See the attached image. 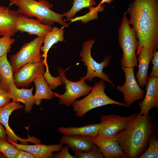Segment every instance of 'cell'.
Wrapping results in <instances>:
<instances>
[{"mask_svg":"<svg viewBox=\"0 0 158 158\" xmlns=\"http://www.w3.org/2000/svg\"><path fill=\"white\" fill-rule=\"evenodd\" d=\"M156 130L150 116L134 113L128 116L125 129L116 135L124 158H139L146 150Z\"/></svg>","mask_w":158,"mask_h":158,"instance_id":"7a4b0ae2","label":"cell"},{"mask_svg":"<svg viewBox=\"0 0 158 158\" xmlns=\"http://www.w3.org/2000/svg\"><path fill=\"white\" fill-rule=\"evenodd\" d=\"M130 25L134 29L139 41L136 55L141 47L151 54L158 49V0H134L126 11Z\"/></svg>","mask_w":158,"mask_h":158,"instance_id":"6da1fadb","label":"cell"},{"mask_svg":"<svg viewBox=\"0 0 158 158\" xmlns=\"http://www.w3.org/2000/svg\"><path fill=\"white\" fill-rule=\"evenodd\" d=\"M137 58L138 62V69L136 76V81L142 88L146 86L148 77V70L150 61L152 58V54L145 47H141Z\"/></svg>","mask_w":158,"mask_h":158,"instance_id":"ac0fdd59","label":"cell"},{"mask_svg":"<svg viewBox=\"0 0 158 158\" xmlns=\"http://www.w3.org/2000/svg\"><path fill=\"white\" fill-rule=\"evenodd\" d=\"M52 28L51 26L44 24L37 19L30 18L20 14L17 20L16 28L18 31L26 32L30 35L44 37Z\"/></svg>","mask_w":158,"mask_h":158,"instance_id":"4fadbf2b","label":"cell"},{"mask_svg":"<svg viewBox=\"0 0 158 158\" xmlns=\"http://www.w3.org/2000/svg\"><path fill=\"white\" fill-rule=\"evenodd\" d=\"M18 150L8 141L0 138V152L4 158H15Z\"/></svg>","mask_w":158,"mask_h":158,"instance_id":"83f0119b","label":"cell"},{"mask_svg":"<svg viewBox=\"0 0 158 158\" xmlns=\"http://www.w3.org/2000/svg\"><path fill=\"white\" fill-rule=\"evenodd\" d=\"M33 88V87L30 89H20L13 84L11 85L8 93L12 99L23 103L25 106L24 111L28 113L31 111L35 104L32 94Z\"/></svg>","mask_w":158,"mask_h":158,"instance_id":"ffe728a7","label":"cell"},{"mask_svg":"<svg viewBox=\"0 0 158 158\" xmlns=\"http://www.w3.org/2000/svg\"><path fill=\"white\" fill-rule=\"evenodd\" d=\"M95 42V40L93 39L85 41L82 45V50L79 53V56L82 58L81 61L87 67L85 80L91 81L95 77L99 78L109 83L114 89L115 87L114 83L109 76L103 71V69L109 65L112 56L110 55H107L100 63L96 62L91 54V48Z\"/></svg>","mask_w":158,"mask_h":158,"instance_id":"8992f818","label":"cell"},{"mask_svg":"<svg viewBox=\"0 0 158 158\" xmlns=\"http://www.w3.org/2000/svg\"><path fill=\"white\" fill-rule=\"evenodd\" d=\"M0 138L8 141V138L7 136L5 129L3 125L0 123Z\"/></svg>","mask_w":158,"mask_h":158,"instance_id":"d590c367","label":"cell"},{"mask_svg":"<svg viewBox=\"0 0 158 158\" xmlns=\"http://www.w3.org/2000/svg\"><path fill=\"white\" fill-rule=\"evenodd\" d=\"M121 67L125 73L126 80L123 85H117L116 88L123 93L125 104L127 107H130L135 101L143 99L145 92L136 81L134 67L122 66Z\"/></svg>","mask_w":158,"mask_h":158,"instance_id":"9c48e42d","label":"cell"},{"mask_svg":"<svg viewBox=\"0 0 158 158\" xmlns=\"http://www.w3.org/2000/svg\"><path fill=\"white\" fill-rule=\"evenodd\" d=\"M15 158H35L31 153L26 151L19 150Z\"/></svg>","mask_w":158,"mask_h":158,"instance_id":"e575fe53","label":"cell"},{"mask_svg":"<svg viewBox=\"0 0 158 158\" xmlns=\"http://www.w3.org/2000/svg\"><path fill=\"white\" fill-rule=\"evenodd\" d=\"M157 130L154 133L149 141L148 148L139 158L158 157V138Z\"/></svg>","mask_w":158,"mask_h":158,"instance_id":"484cf974","label":"cell"},{"mask_svg":"<svg viewBox=\"0 0 158 158\" xmlns=\"http://www.w3.org/2000/svg\"><path fill=\"white\" fill-rule=\"evenodd\" d=\"M51 0V1H53V0Z\"/></svg>","mask_w":158,"mask_h":158,"instance_id":"f35d334b","label":"cell"},{"mask_svg":"<svg viewBox=\"0 0 158 158\" xmlns=\"http://www.w3.org/2000/svg\"><path fill=\"white\" fill-rule=\"evenodd\" d=\"M114 0H102L100 3L98 5V6H100L102 4H104V3H109L110 4L111 2L113 1Z\"/></svg>","mask_w":158,"mask_h":158,"instance_id":"8d00e7d4","label":"cell"},{"mask_svg":"<svg viewBox=\"0 0 158 158\" xmlns=\"http://www.w3.org/2000/svg\"><path fill=\"white\" fill-rule=\"evenodd\" d=\"M63 28H59L56 26L52 28L44 38V45L41 47V51L43 52V57L44 62L47 61V58L49 49L55 44L59 42H62L64 40V30Z\"/></svg>","mask_w":158,"mask_h":158,"instance_id":"603a6c76","label":"cell"},{"mask_svg":"<svg viewBox=\"0 0 158 158\" xmlns=\"http://www.w3.org/2000/svg\"><path fill=\"white\" fill-rule=\"evenodd\" d=\"M152 63L153 66L152 71L149 75V77H156L158 78V51L156 50L152 54Z\"/></svg>","mask_w":158,"mask_h":158,"instance_id":"1f68e13d","label":"cell"},{"mask_svg":"<svg viewBox=\"0 0 158 158\" xmlns=\"http://www.w3.org/2000/svg\"><path fill=\"white\" fill-rule=\"evenodd\" d=\"M106 84L102 80L96 82L91 92L84 98L75 100L72 104L73 111L75 115L82 117L90 110L109 104H116L119 106L127 107L125 103H121L112 99L105 92Z\"/></svg>","mask_w":158,"mask_h":158,"instance_id":"5b68a950","label":"cell"},{"mask_svg":"<svg viewBox=\"0 0 158 158\" xmlns=\"http://www.w3.org/2000/svg\"><path fill=\"white\" fill-rule=\"evenodd\" d=\"M130 25L126 11L118 29V42L123 51L121 63V66L134 68L137 66L136 51L138 47L139 41L134 29Z\"/></svg>","mask_w":158,"mask_h":158,"instance_id":"277c9868","label":"cell"},{"mask_svg":"<svg viewBox=\"0 0 158 158\" xmlns=\"http://www.w3.org/2000/svg\"><path fill=\"white\" fill-rule=\"evenodd\" d=\"M13 74L7 55L0 57V86L1 89L8 93L11 85L14 84Z\"/></svg>","mask_w":158,"mask_h":158,"instance_id":"44dd1931","label":"cell"},{"mask_svg":"<svg viewBox=\"0 0 158 158\" xmlns=\"http://www.w3.org/2000/svg\"><path fill=\"white\" fill-rule=\"evenodd\" d=\"M146 92L142 101L139 102L140 115L147 116L150 110L158 109V78L148 77L146 85Z\"/></svg>","mask_w":158,"mask_h":158,"instance_id":"5bb4252c","label":"cell"},{"mask_svg":"<svg viewBox=\"0 0 158 158\" xmlns=\"http://www.w3.org/2000/svg\"><path fill=\"white\" fill-rule=\"evenodd\" d=\"M68 147L66 145L59 151L54 154L53 158H75V156L72 155L69 152Z\"/></svg>","mask_w":158,"mask_h":158,"instance_id":"d6a6232c","label":"cell"},{"mask_svg":"<svg viewBox=\"0 0 158 158\" xmlns=\"http://www.w3.org/2000/svg\"><path fill=\"white\" fill-rule=\"evenodd\" d=\"M73 4L71 9L63 14L66 17L65 20H71L76 13L85 8H89L96 4L95 0H73Z\"/></svg>","mask_w":158,"mask_h":158,"instance_id":"d4e9b609","label":"cell"},{"mask_svg":"<svg viewBox=\"0 0 158 158\" xmlns=\"http://www.w3.org/2000/svg\"><path fill=\"white\" fill-rule=\"evenodd\" d=\"M8 0L9 6L14 5L18 7L16 11L19 14L28 18H35L44 25L51 26L56 22L63 28L69 27L62 19L64 15L52 11L53 4L46 0Z\"/></svg>","mask_w":158,"mask_h":158,"instance_id":"3957f363","label":"cell"},{"mask_svg":"<svg viewBox=\"0 0 158 158\" xmlns=\"http://www.w3.org/2000/svg\"><path fill=\"white\" fill-rule=\"evenodd\" d=\"M76 158H104L99 147L94 144L90 149L86 152H75Z\"/></svg>","mask_w":158,"mask_h":158,"instance_id":"f1b7e54d","label":"cell"},{"mask_svg":"<svg viewBox=\"0 0 158 158\" xmlns=\"http://www.w3.org/2000/svg\"><path fill=\"white\" fill-rule=\"evenodd\" d=\"M128 118L114 114L102 115L98 135L104 137L116 135L125 129Z\"/></svg>","mask_w":158,"mask_h":158,"instance_id":"7c38bea8","label":"cell"},{"mask_svg":"<svg viewBox=\"0 0 158 158\" xmlns=\"http://www.w3.org/2000/svg\"><path fill=\"white\" fill-rule=\"evenodd\" d=\"M19 14L16 11L0 6V36L11 37L18 32L16 23Z\"/></svg>","mask_w":158,"mask_h":158,"instance_id":"e0dca14e","label":"cell"},{"mask_svg":"<svg viewBox=\"0 0 158 158\" xmlns=\"http://www.w3.org/2000/svg\"><path fill=\"white\" fill-rule=\"evenodd\" d=\"M0 89H1V87H0Z\"/></svg>","mask_w":158,"mask_h":158,"instance_id":"74e56055","label":"cell"},{"mask_svg":"<svg viewBox=\"0 0 158 158\" xmlns=\"http://www.w3.org/2000/svg\"><path fill=\"white\" fill-rule=\"evenodd\" d=\"M33 82L36 89L34 97L35 104L37 105L40 104L42 99H51L54 97V92L49 87L44 77L37 78Z\"/></svg>","mask_w":158,"mask_h":158,"instance_id":"cb8c5ba5","label":"cell"},{"mask_svg":"<svg viewBox=\"0 0 158 158\" xmlns=\"http://www.w3.org/2000/svg\"><path fill=\"white\" fill-rule=\"evenodd\" d=\"M8 141L18 150L30 152L35 158H52L54 154L53 152L59 151L63 147V145L61 143L49 145L40 143L29 145L18 144L8 139Z\"/></svg>","mask_w":158,"mask_h":158,"instance_id":"2e32d148","label":"cell"},{"mask_svg":"<svg viewBox=\"0 0 158 158\" xmlns=\"http://www.w3.org/2000/svg\"><path fill=\"white\" fill-rule=\"evenodd\" d=\"M23 107V105L20 104L19 102L12 99L9 104L0 108V123L4 126L8 139L11 141L17 143L18 141L23 144H27L28 142L36 144L40 143L41 140L33 136H28V138L25 139L19 137L16 134L9 125V118L12 113Z\"/></svg>","mask_w":158,"mask_h":158,"instance_id":"8fae6325","label":"cell"},{"mask_svg":"<svg viewBox=\"0 0 158 158\" xmlns=\"http://www.w3.org/2000/svg\"><path fill=\"white\" fill-rule=\"evenodd\" d=\"M46 67V71L44 73V77L51 90L55 89L58 86L61 85L63 83L59 75L55 77L52 76L49 73V67L47 62H44Z\"/></svg>","mask_w":158,"mask_h":158,"instance_id":"f546056e","label":"cell"},{"mask_svg":"<svg viewBox=\"0 0 158 158\" xmlns=\"http://www.w3.org/2000/svg\"><path fill=\"white\" fill-rule=\"evenodd\" d=\"M15 40L9 36L0 37V57L7 55L11 51V48Z\"/></svg>","mask_w":158,"mask_h":158,"instance_id":"4dcf8cb0","label":"cell"},{"mask_svg":"<svg viewBox=\"0 0 158 158\" xmlns=\"http://www.w3.org/2000/svg\"><path fill=\"white\" fill-rule=\"evenodd\" d=\"M44 37L37 36L24 44L17 52L11 56L9 62L13 73L26 64L39 62L43 59L40 49Z\"/></svg>","mask_w":158,"mask_h":158,"instance_id":"ba28073f","label":"cell"},{"mask_svg":"<svg viewBox=\"0 0 158 158\" xmlns=\"http://www.w3.org/2000/svg\"><path fill=\"white\" fill-rule=\"evenodd\" d=\"M60 143L66 144L74 152H86L94 144L91 137L79 135H64L60 138Z\"/></svg>","mask_w":158,"mask_h":158,"instance_id":"d6986e66","label":"cell"},{"mask_svg":"<svg viewBox=\"0 0 158 158\" xmlns=\"http://www.w3.org/2000/svg\"><path fill=\"white\" fill-rule=\"evenodd\" d=\"M105 158H124L123 151L116 138V135L104 137L97 135L91 137Z\"/></svg>","mask_w":158,"mask_h":158,"instance_id":"9a60e30c","label":"cell"},{"mask_svg":"<svg viewBox=\"0 0 158 158\" xmlns=\"http://www.w3.org/2000/svg\"><path fill=\"white\" fill-rule=\"evenodd\" d=\"M58 72L63 83L65 85L66 91L60 95L54 92V97L59 98V104L68 107L72 104L78 98L87 95L93 89V87L88 85L85 81V76L81 77L77 82L68 80L65 74V71L62 68H58Z\"/></svg>","mask_w":158,"mask_h":158,"instance_id":"52a82bcc","label":"cell"},{"mask_svg":"<svg viewBox=\"0 0 158 158\" xmlns=\"http://www.w3.org/2000/svg\"><path fill=\"white\" fill-rule=\"evenodd\" d=\"M100 123H93L80 127H60L58 131L63 135H79L94 137L98 135Z\"/></svg>","mask_w":158,"mask_h":158,"instance_id":"7402d4cb","label":"cell"},{"mask_svg":"<svg viewBox=\"0 0 158 158\" xmlns=\"http://www.w3.org/2000/svg\"><path fill=\"white\" fill-rule=\"evenodd\" d=\"M44 59L26 64L13 73L14 84L17 87H28L36 78L44 77L45 72Z\"/></svg>","mask_w":158,"mask_h":158,"instance_id":"30bf717a","label":"cell"},{"mask_svg":"<svg viewBox=\"0 0 158 158\" xmlns=\"http://www.w3.org/2000/svg\"><path fill=\"white\" fill-rule=\"evenodd\" d=\"M104 4L100 6H97L96 7H92L89 8L90 11L86 15L73 18L71 20V23L80 20L82 23H86L91 20L97 19L98 18V13L102 12L104 9Z\"/></svg>","mask_w":158,"mask_h":158,"instance_id":"4316f807","label":"cell"},{"mask_svg":"<svg viewBox=\"0 0 158 158\" xmlns=\"http://www.w3.org/2000/svg\"><path fill=\"white\" fill-rule=\"evenodd\" d=\"M11 99L8 92L0 89V108L9 104Z\"/></svg>","mask_w":158,"mask_h":158,"instance_id":"836d02e7","label":"cell"}]
</instances>
